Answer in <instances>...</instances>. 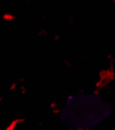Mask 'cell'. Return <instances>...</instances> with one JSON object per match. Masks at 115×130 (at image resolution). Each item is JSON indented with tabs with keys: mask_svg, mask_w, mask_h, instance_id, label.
Masks as SVG:
<instances>
[{
	"mask_svg": "<svg viewBox=\"0 0 115 130\" xmlns=\"http://www.w3.org/2000/svg\"><path fill=\"white\" fill-rule=\"evenodd\" d=\"M113 1H114V2H115V0H113Z\"/></svg>",
	"mask_w": 115,
	"mask_h": 130,
	"instance_id": "obj_1",
	"label": "cell"
}]
</instances>
